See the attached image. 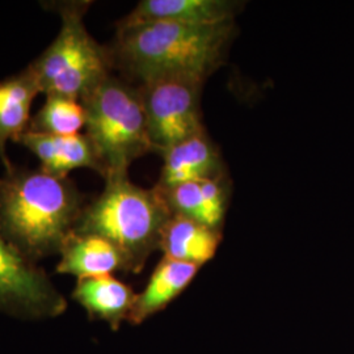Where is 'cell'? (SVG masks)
Here are the masks:
<instances>
[{
	"instance_id": "1",
	"label": "cell",
	"mask_w": 354,
	"mask_h": 354,
	"mask_svg": "<svg viewBox=\"0 0 354 354\" xmlns=\"http://www.w3.org/2000/svg\"><path fill=\"white\" fill-rule=\"evenodd\" d=\"M234 32L235 23L118 24L113 46L109 49L114 68L133 84L140 86L167 76L206 82L225 64Z\"/></svg>"
},
{
	"instance_id": "2",
	"label": "cell",
	"mask_w": 354,
	"mask_h": 354,
	"mask_svg": "<svg viewBox=\"0 0 354 354\" xmlns=\"http://www.w3.org/2000/svg\"><path fill=\"white\" fill-rule=\"evenodd\" d=\"M84 206L68 177L16 167L0 177V234L35 263L59 254Z\"/></svg>"
},
{
	"instance_id": "3",
	"label": "cell",
	"mask_w": 354,
	"mask_h": 354,
	"mask_svg": "<svg viewBox=\"0 0 354 354\" xmlns=\"http://www.w3.org/2000/svg\"><path fill=\"white\" fill-rule=\"evenodd\" d=\"M174 214L163 192L131 183L129 176L109 177L102 193L84 206L74 232L96 235L122 253L127 272L140 273Z\"/></svg>"
},
{
	"instance_id": "4",
	"label": "cell",
	"mask_w": 354,
	"mask_h": 354,
	"mask_svg": "<svg viewBox=\"0 0 354 354\" xmlns=\"http://www.w3.org/2000/svg\"><path fill=\"white\" fill-rule=\"evenodd\" d=\"M86 136L102 165V176H127L137 159L152 151L147 120L137 84L113 74L82 100Z\"/></svg>"
},
{
	"instance_id": "5",
	"label": "cell",
	"mask_w": 354,
	"mask_h": 354,
	"mask_svg": "<svg viewBox=\"0 0 354 354\" xmlns=\"http://www.w3.org/2000/svg\"><path fill=\"white\" fill-rule=\"evenodd\" d=\"M91 4V1L54 4L62 20L61 29L48 49L29 64L45 96L58 95L80 102L112 75L111 49L92 37L84 24V15Z\"/></svg>"
},
{
	"instance_id": "6",
	"label": "cell",
	"mask_w": 354,
	"mask_h": 354,
	"mask_svg": "<svg viewBox=\"0 0 354 354\" xmlns=\"http://www.w3.org/2000/svg\"><path fill=\"white\" fill-rule=\"evenodd\" d=\"M203 80L167 76L140 84L152 151L163 153L205 131L201 112Z\"/></svg>"
},
{
	"instance_id": "7",
	"label": "cell",
	"mask_w": 354,
	"mask_h": 354,
	"mask_svg": "<svg viewBox=\"0 0 354 354\" xmlns=\"http://www.w3.org/2000/svg\"><path fill=\"white\" fill-rule=\"evenodd\" d=\"M66 308L45 270L0 234V313L37 320L59 317Z\"/></svg>"
},
{
	"instance_id": "8",
	"label": "cell",
	"mask_w": 354,
	"mask_h": 354,
	"mask_svg": "<svg viewBox=\"0 0 354 354\" xmlns=\"http://www.w3.org/2000/svg\"><path fill=\"white\" fill-rule=\"evenodd\" d=\"M241 10V3L231 0H142L118 24L218 26L234 23Z\"/></svg>"
},
{
	"instance_id": "9",
	"label": "cell",
	"mask_w": 354,
	"mask_h": 354,
	"mask_svg": "<svg viewBox=\"0 0 354 354\" xmlns=\"http://www.w3.org/2000/svg\"><path fill=\"white\" fill-rule=\"evenodd\" d=\"M163 168L155 187L168 190L177 185L226 176L223 162L206 130L162 153Z\"/></svg>"
},
{
	"instance_id": "10",
	"label": "cell",
	"mask_w": 354,
	"mask_h": 354,
	"mask_svg": "<svg viewBox=\"0 0 354 354\" xmlns=\"http://www.w3.org/2000/svg\"><path fill=\"white\" fill-rule=\"evenodd\" d=\"M20 143L39 162V168L53 176L68 177L77 168H89L102 175V165L86 134L50 136L26 131Z\"/></svg>"
},
{
	"instance_id": "11",
	"label": "cell",
	"mask_w": 354,
	"mask_h": 354,
	"mask_svg": "<svg viewBox=\"0 0 354 354\" xmlns=\"http://www.w3.org/2000/svg\"><path fill=\"white\" fill-rule=\"evenodd\" d=\"M39 93L36 76L29 66L0 82V160L6 174L15 168L7 153V145L20 143L28 131L30 108Z\"/></svg>"
},
{
	"instance_id": "12",
	"label": "cell",
	"mask_w": 354,
	"mask_h": 354,
	"mask_svg": "<svg viewBox=\"0 0 354 354\" xmlns=\"http://www.w3.org/2000/svg\"><path fill=\"white\" fill-rule=\"evenodd\" d=\"M55 272L79 279L112 276L117 270L127 272L125 257L113 244L96 235L74 232L64 241Z\"/></svg>"
},
{
	"instance_id": "13",
	"label": "cell",
	"mask_w": 354,
	"mask_h": 354,
	"mask_svg": "<svg viewBox=\"0 0 354 354\" xmlns=\"http://www.w3.org/2000/svg\"><path fill=\"white\" fill-rule=\"evenodd\" d=\"M221 241V230L184 215L172 214L162 231L159 250L165 257L201 268L214 257Z\"/></svg>"
},
{
	"instance_id": "14",
	"label": "cell",
	"mask_w": 354,
	"mask_h": 354,
	"mask_svg": "<svg viewBox=\"0 0 354 354\" xmlns=\"http://www.w3.org/2000/svg\"><path fill=\"white\" fill-rule=\"evenodd\" d=\"M73 299L80 304L92 319H100L117 329L129 317L137 294L125 282L113 276L79 279Z\"/></svg>"
},
{
	"instance_id": "15",
	"label": "cell",
	"mask_w": 354,
	"mask_h": 354,
	"mask_svg": "<svg viewBox=\"0 0 354 354\" xmlns=\"http://www.w3.org/2000/svg\"><path fill=\"white\" fill-rule=\"evenodd\" d=\"M198 269L200 266L163 257L153 269L146 288L140 294H137L129 322L140 324L162 311L188 288Z\"/></svg>"
},
{
	"instance_id": "16",
	"label": "cell",
	"mask_w": 354,
	"mask_h": 354,
	"mask_svg": "<svg viewBox=\"0 0 354 354\" xmlns=\"http://www.w3.org/2000/svg\"><path fill=\"white\" fill-rule=\"evenodd\" d=\"M86 129V111L82 102L48 95L44 105L30 118L29 131L50 136H76Z\"/></svg>"
}]
</instances>
